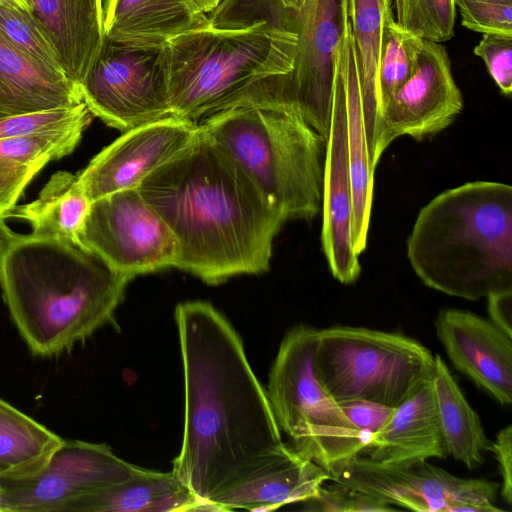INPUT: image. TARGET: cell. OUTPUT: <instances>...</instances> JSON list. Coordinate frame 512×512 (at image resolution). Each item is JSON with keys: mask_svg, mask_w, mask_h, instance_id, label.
<instances>
[{"mask_svg": "<svg viewBox=\"0 0 512 512\" xmlns=\"http://www.w3.org/2000/svg\"><path fill=\"white\" fill-rule=\"evenodd\" d=\"M423 45V39L400 28L393 16L387 20L378 73L380 114L391 95L415 72Z\"/></svg>", "mask_w": 512, "mask_h": 512, "instance_id": "cell-30", "label": "cell"}, {"mask_svg": "<svg viewBox=\"0 0 512 512\" xmlns=\"http://www.w3.org/2000/svg\"><path fill=\"white\" fill-rule=\"evenodd\" d=\"M474 53L480 57L504 95L512 91V36L483 34Z\"/></svg>", "mask_w": 512, "mask_h": 512, "instance_id": "cell-37", "label": "cell"}, {"mask_svg": "<svg viewBox=\"0 0 512 512\" xmlns=\"http://www.w3.org/2000/svg\"><path fill=\"white\" fill-rule=\"evenodd\" d=\"M210 26L193 0H106L104 38L130 46L162 47L185 32Z\"/></svg>", "mask_w": 512, "mask_h": 512, "instance_id": "cell-20", "label": "cell"}, {"mask_svg": "<svg viewBox=\"0 0 512 512\" xmlns=\"http://www.w3.org/2000/svg\"><path fill=\"white\" fill-rule=\"evenodd\" d=\"M281 2L285 7L300 12L308 0H281Z\"/></svg>", "mask_w": 512, "mask_h": 512, "instance_id": "cell-43", "label": "cell"}, {"mask_svg": "<svg viewBox=\"0 0 512 512\" xmlns=\"http://www.w3.org/2000/svg\"><path fill=\"white\" fill-rule=\"evenodd\" d=\"M8 1H11L13 3H15L16 5H18L19 7L23 8V9H27V10H32V7H33V3H34V0H8Z\"/></svg>", "mask_w": 512, "mask_h": 512, "instance_id": "cell-44", "label": "cell"}, {"mask_svg": "<svg viewBox=\"0 0 512 512\" xmlns=\"http://www.w3.org/2000/svg\"><path fill=\"white\" fill-rule=\"evenodd\" d=\"M78 238L130 279L176 266L175 236L137 187L92 201Z\"/></svg>", "mask_w": 512, "mask_h": 512, "instance_id": "cell-12", "label": "cell"}, {"mask_svg": "<svg viewBox=\"0 0 512 512\" xmlns=\"http://www.w3.org/2000/svg\"><path fill=\"white\" fill-rule=\"evenodd\" d=\"M210 25L217 29L240 30L260 23L298 33L299 12L281 0H221L208 14Z\"/></svg>", "mask_w": 512, "mask_h": 512, "instance_id": "cell-31", "label": "cell"}, {"mask_svg": "<svg viewBox=\"0 0 512 512\" xmlns=\"http://www.w3.org/2000/svg\"><path fill=\"white\" fill-rule=\"evenodd\" d=\"M0 33L35 61L64 73L53 43L30 10L10 1L1 2Z\"/></svg>", "mask_w": 512, "mask_h": 512, "instance_id": "cell-32", "label": "cell"}, {"mask_svg": "<svg viewBox=\"0 0 512 512\" xmlns=\"http://www.w3.org/2000/svg\"><path fill=\"white\" fill-rule=\"evenodd\" d=\"M84 103L79 87L0 33V116L72 108Z\"/></svg>", "mask_w": 512, "mask_h": 512, "instance_id": "cell-21", "label": "cell"}, {"mask_svg": "<svg viewBox=\"0 0 512 512\" xmlns=\"http://www.w3.org/2000/svg\"><path fill=\"white\" fill-rule=\"evenodd\" d=\"M309 510L328 512H385L394 508L373 496L332 482L324 485L315 498L304 502Z\"/></svg>", "mask_w": 512, "mask_h": 512, "instance_id": "cell-36", "label": "cell"}, {"mask_svg": "<svg viewBox=\"0 0 512 512\" xmlns=\"http://www.w3.org/2000/svg\"><path fill=\"white\" fill-rule=\"evenodd\" d=\"M198 7L206 14L211 12L221 0H193Z\"/></svg>", "mask_w": 512, "mask_h": 512, "instance_id": "cell-42", "label": "cell"}, {"mask_svg": "<svg viewBox=\"0 0 512 512\" xmlns=\"http://www.w3.org/2000/svg\"><path fill=\"white\" fill-rule=\"evenodd\" d=\"M197 130L198 123L176 116L129 129L77 174L78 182L90 202L136 188L155 169L180 153Z\"/></svg>", "mask_w": 512, "mask_h": 512, "instance_id": "cell-15", "label": "cell"}, {"mask_svg": "<svg viewBox=\"0 0 512 512\" xmlns=\"http://www.w3.org/2000/svg\"><path fill=\"white\" fill-rule=\"evenodd\" d=\"M391 0H348V19L353 37L363 119L371 165L374 160L379 121L378 73L384 27L393 16Z\"/></svg>", "mask_w": 512, "mask_h": 512, "instance_id": "cell-24", "label": "cell"}, {"mask_svg": "<svg viewBox=\"0 0 512 512\" xmlns=\"http://www.w3.org/2000/svg\"><path fill=\"white\" fill-rule=\"evenodd\" d=\"M84 130L78 127L0 139L2 215L16 205L27 184L48 162L75 149Z\"/></svg>", "mask_w": 512, "mask_h": 512, "instance_id": "cell-25", "label": "cell"}, {"mask_svg": "<svg viewBox=\"0 0 512 512\" xmlns=\"http://www.w3.org/2000/svg\"><path fill=\"white\" fill-rule=\"evenodd\" d=\"M329 473L313 460L296 453L280 468L241 488L222 504V511H271L315 498Z\"/></svg>", "mask_w": 512, "mask_h": 512, "instance_id": "cell-28", "label": "cell"}, {"mask_svg": "<svg viewBox=\"0 0 512 512\" xmlns=\"http://www.w3.org/2000/svg\"><path fill=\"white\" fill-rule=\"evenodd\" d=\"M31 12L53 43L64 73L79 87L104 41L103 0H34Z\"/></svg>", "mask_w": 512, "mask_h": 512, "instance_id": "cell-22", "label": "cell"}, {"mask_svg": "<svg viewBox=\"0 0 512 512\" xmlns=\"http://www.w3.org/2000/svg\"><path fill=\"white\" fill-rule=\"evenodd\" d=\"M144 471L116 455L105 443L64 440L38 474L0 481L3 511L62 512L69 503Z\"/></svg>", "mask_w": 512, "mask_h": 512, "instance_id": "cell-13", "label": "cell"}, {"mask_svg": "<svg viewBox=\"0 0 512 512\" xmlns=\"http://www.w3.org/2000/svg\"><path fill=\"white\" fill-rule=\"evenodd\" d=\"M321 211V242L329 269L340 283L351 284L358 279L361 265L353 247V199L346 147L345 100L337 72L326 138Z\"/></svg>", "mask_w": 512, "mask_h": 512, "instance_id": "cell-16", "label": "cell"}, {"mask_svg": "<svg viewBox=\"0 0 512 512\" xmlns=\"http://www.w3.org/2000/svg\"><path fill=\"white\" fill-rule=\"evenodd\" d=\"M92 118L85 103L72 108L0 116V139L78 127L86 129Z\"/></svg>", "mask_w": 512, "mask_h": 512, "instance_id": "cell-34", "label": "cell"}, {"mask_svg": "<svg viewBox=\"0 0 512 512\" xmlns=\"http://www.w3.org/2000/svg\"><path fill=\"white\" fill-rule=\"evenodd\" d=\"M3 1H8V0H0V3L3 2ZM11 2V1H10Z\"/></svg>", "mask_w": 512, "mask_h": 512, "instance_id": "cell-46", "label": "cell"}, {"mask_svg": "<svg viewBox=\"0 0 512 512\" xmlns=\"http://www.w3.org/2000/svg\"><path fill=\"white\" fill-rule=\"evenodd\" d=\"M64 439L0 398V481L38 474Z\"/></svg>", "mask_w": 512, "mask_h": 512, "instance_id": "cell-29", "label": "cell"}, {"mask_svg": "<svg viewBox=\"0 0 512 512\" xmlns=\"http://www.w3.org/2000/svg\"><path fill=\"white\" fill-rule=\"evenodd\" d=\"M198 126L238 161L287 220H309L320 212L326 138L297 113L243 100Z\"/></svg>", "mask_w": 512, "mask_h": 512, "instance_id": "cell-5", "label": "cell"}, {"mask_svg": "<svg viewBox=\"0 0 512 512\" xmlns=\"http://www.w3.org/2000/svg\"><path fill=\"white\" fill-rule=\"evenodd\" d=\"M129 277L78 241L17 236L0 250V288L30 352L54 357L115 323Z\"/></svg>", "mask_w": 512, "mask_h": 512, "instance_id": "cell-3", "label": "cell"}, {"mask_svg": "<svg viewBox=\"0 0 512 512\" xmlns=\"http://www.w3.org/2000/svg\"><path fill=\"white\" fill-rule=\"evenodd\" d=\"M407 257L424 285L452 297L512 290V187L477 180L441 192L419 211Z\"/></svg>", "mask_w": 512, "mask_h": 512, "instance_id": "cell-4", "label": "cell"}, {"mask_svg": "<svg viewBox=\"0 0 512 512\" xmlns=\"http://www.w3.org/2000/svg\"><path fill=\"white\" fill-rule=\"evenodd\" d=\"M336 72L341 79L346 114V147L353 199L352 237L355 253L366 248L370 224L375 169L371 165L357 61L348 21L339 51Z\"/></svg>", "mask_w": 512, "mask_h": 512, "instance_id": "cell-19", "label": "cell"}, {"mask_svg": "<svg viewBox=\"0 0 512 512\" xmlns=\"http://www.w3.org/2000/svg\"><path fill=\"white\" fill-rule=\"evenodd\" d=\"M363 453L382 464L441 459L447 455L431 379L393 409L371 435Z\"/></svg>", "mask_w": 512, "mask_h": 512, "instance_id": "cell-18", "label": "cell"}, {"mask_svg": "<svg viewBox=\"0 0 512 512\" xmlns=\"http://www.w3.org/2000/svg\"><path fill=\"white\" fill-rule=\"evenodd\" d=\"M395 22L403 30L441 43L454 36V0H394Z\"/></svg>", "mask_w": 512, "mask_h": 512, "instance_id": "cell-33", "label": "cell"}, {"mask_svg": "<svg viewBox=\"0 0 512 512\" xmlns=\"http://www.w3.org/2000/svg\"><path fill=\"white\" fill-rule=\"evenodd\" d=\"M317 331L305 324L287 331L271 366L266 392L291 446L331 476L362 454L371 436L354 426L319 379L314 362Z\"/></svg>", "mask_w": 512, "mask_h": 512, "instance_id": "cell-7", "label": "cell"}, {"mask_svg": "<svg viewBox=\"0 0 512 512\" xmlns=\"http://www.w3.org/2000/svg\"><path fill=\"white\" fill-rule=\"evenodd\" d=\"M297 39L267 23L240 30L210 25L171 39L163 48L172 115L198 123L262 81L287 75Z\"/></svg>", "mask_w": 512, "mask_h": 512, "instance_id": "cell-6", "label": "cell"}, {"mask_svg": "<svg viewBox=\"0 0 512 512\" xmlns=\"http://www.w3.org/2000/svg\"><path fill=\"white\" fill-rule=\"evenodd\" d=\"M488 450L492 452L501 476L500 495L506 504H512V425L502 428Z\"/></svg>", "mask_w": 512, "mask_h": 512, "instance_id": "cell-39", "label": "cell"}, {"mask_svg": "<svg viewBox=\"0 0 512 512\" xmlns=\"http://www.w3.org/2000/svg\"><path fill=\"white\" fill-rule=\"evenodd\" d=\"M299 19L292 70L267 79L258 96L294 111L327 138L339 51L348 24V0H308Z\"/></svg>", "mask_w": 512, "mask_h": 512, "instance_id": "cell-9", "label": "cell"}, {"mask_svg": "<svg viewBox=\"0 0 512 512\" xmlns=\"http://www.w3.org/2000/svg\"><path fill=\"white\" fill-rule=\"evenodd\" d=\"M184 378V429L172 473L210 511L284 465L296 450L282 440L266 389L243 341L212 304L175 308Z\"/></svg>", "mask_w": 512, "mask_h": 512, "instance_id": "cell-1", "label": "cell"}, {"mask_svg": "<svg viewBox=\"0 0 512 512\" xmlns=\"http://www.w3.org/2000/svg\"><path fill=\"white\" fill-rule=\"evenodd\" d=\"M464 27L482 34L512 36V0H454Z\"/></svg>", "mask_w": 512, "mask_h": 512, "instance_id": "cell-35", "label": "cell"}, {"mask_svg": "<svg viewBox=\"0 0 512 512\" xmlns=\"http://www.w3.org/2000/svg\"><path fill=\"white\" fill-rule=\"evenodd\" d=\"M163 47L130 46L104 38L79 86L93 116L122 132L173 116Z\"/></svg>", "mask_w": 512, "mask_h": 512, "instance_id": "cell-10", "label": "cell"}, {"mask_svg": "<svg viewBox=\"0 0 512 512\" xmlns=\"http://www.w3.org/2000/svg\"><path fill=\"white\" fill-rule=\"evenodd\" d=\"M137 188L175 236V268L209 285L269 270L287 219L199 126L191 142Z\"/></svg>", "mask_w": 512, "mask_h": 512, "instance_id": "cell-2", "label": "cell"}, {"mask_svg": "<svg viewBox=\"0 0 512 512\" xmlns=\"http://www.w3.org/2000/svg\"><path fill=\"white\" fill-rule=\"evenodd\" d=\"M340 405L354 426L370 436L385 423L394 409L366 400H355Z\"/></svg>", "mask_w": 512, "mask_h": 512, "instance_id": "cell-38", "label": "cell"}, {"mask_svg": "<svg viewBox=\"0 0 512 512\" xmlns=\"http://www.w3.org/2000/svg\"><path fill=\"white\" fill-rule=\"evenodd\" d=\"M316 373L339 403L397 407L431 379L434 355L399 333L356 326L318 329Z\"/></svg>", "mask_w": 512, "mask_h": 512, "instance_id": "cell-8", "label": "cell"}, {"mask_svg": "<svg viewBox=\"0 0 512 512\" xmlns=\"http://www.w3.org/2000/svg\"><path fill=\"white\" fill-rule=\"evenodd\" d=\"M463 109V97L441 43L424 40L418 66L384 105L378 122L374 160L398 137L417 140L447 128Z\"/></svg>", "mask_w": 512, "mask_h": 512, "instance_id": "cell-14", "label": "cell"}, {"mask_svg": "<svg viewBox=\"0 0 512 512\" xmlns=\"http://www.w3.org/2000/svg\"><path fill=\"white\" fill-rule=\"evenodd\" d=\"M330 481L417 512H503L494 504L499 483L461 478L429 460L382 464L360 454Z\"/></svg>", "mask_w": 512, "mask_h": 512, "instance_id": "cell-11", "label": "cell"}, {"mask_svg": "<svg viewBox=\"0 0 512 512\" xmlns=\"http://www.w3.org/2000/svg\"><path fill=\"white\" fill-rule=\"evenodd\" d=\"M431 381L446 454L468 469L480 466L490 440L479 415L439 355H434Z\"/></svg>", "mask_w": 512, "mask_h": 512, "instance_id": "cell-26", "label": "cell"}, {"mask_svg": "<svg viewBox=\"0 0 512 512\" xmlns=\"http://www.w3.org/2000/svg\"><path fill=\"white\" fill-rule=\"evenodd\" d=\"M2 488L0 487V512H4L3 511V507H2V502H1V498H2Z\"/></svg>", "mask_w": 512, "mask_h": 512, "instance_id": "cell-45", "label": "cell"}, {"mask_svg": "<svg viewBox=\"0 0 512 512\" xmlns=\"http://www.w3.org/2000/svg\"><path fill=\"white\" fill-rule=\"evenodd\" d=\"M438 340L452 364L502 405L512 402V337L489 319L443 309L435 321Z\"/></svg>", "mask_w": 512, "mask_h": 512, "instance_id": "cell-17", "label": "cell"}, {"mask_svg": "<svg viewBox=\"0 0 512 512\" xmlns=\"http://www.w3.org/2000/svg\"><path fill=\"white\" fill-rule=\"evenodd\" d=\"M210 511L175 475L145 469L106 490L82 497L62 512H186Z\"/></svg>", "mask_w": 512, "mask_h": 512, "instance_id": "cell-23", "label": "cell"}, {"mask_svg": "<svg viewBox=\"0 0 512 512\" xmlns=\"http://www.w3.org/2000/svg\"><path fill=\"white\" fill-rule=\"evenodd\" d=\"M90 204L78 176L59 171L51 176L36 200L15 205L3 216L29 222L33 236L79 242V232Z\"/></svg>", "mask_w": 512, "mask_h": 512, "instance_id": "cell-27", "label": "cell"}, {"mask_svg": "<svg viewBox=\"0 0 512 512\" xmlns=\"http://www.w3.org/2000/svg\"><path fill=\"white\" fill-rule=\"evenodd\" d=\"M486 299L489 320L512 337V290L491 293Z\"/></svg>", "mask_w": 512, "mask_h": 512, "instance_id": "cell-40", "label": "cell"}, {"mask_svg": "<svg viewBox=\"0 0 512 512\" xmlns=\"http://www.w3.org/2000/svg\"><path fill=\"white\" fill-rule=\"evenodd\" d=\"M17 234L13 232L5 223V218L0 213V250L11 242Z\"/></svg>", "mask_w": 512, "mask_h": 512, "instance_id": "cell-41", "label": "cell"}]
</instances>
